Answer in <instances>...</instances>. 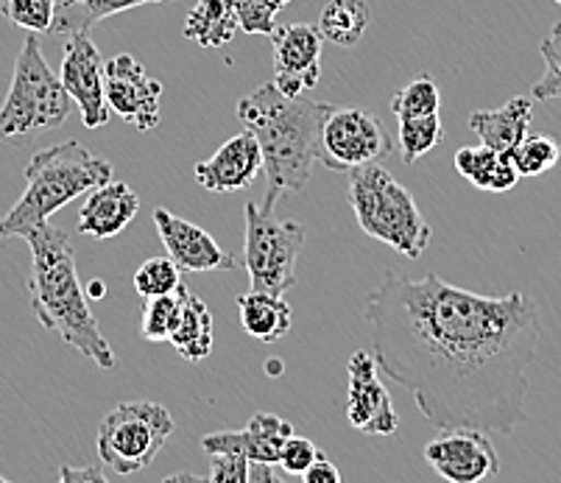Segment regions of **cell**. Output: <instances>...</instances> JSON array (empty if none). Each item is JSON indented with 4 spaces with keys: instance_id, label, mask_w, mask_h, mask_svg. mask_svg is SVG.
Segmentation results:
<instances>
[{
    "instance_id": "1f68e13d",
    "label": "cell",
    "mask_w": 561,
    "mask_h": 483,
    "mask_svg": "<svg viewBox=\"0 0 561 483\" xmlns=\"http://www.w3.org/2000/svg\"><path fill=\"white\" fill-rule=\"evenodd\" d=\"M539 54L545 59L542 79L534 81L530 99L534 101H553L561 99V23L550 28L548 37L539 45Z\"/></svg>"
},
{
    "instance_id": "3957f363",
    "label": "cell",
    "mask_w": 561,
    "mask_h": 483,
    "mask_svg": "<svg viewBox=\"0 0 561 483\" xmlns=\"http://www.w3.org/2000/svg\"><path fill=\"white\" fill-rule=\"evenodd\" d=\"M25 243L32 249V310L45 330L62 335L68 347L99 364L104 372L115 369V353L95 322L90 299L76 274V249L68 232L54 223H39L25 232Z\"/></svg>"
},
{
    "instance_id": "30bf717a",
    "label": "cell",
    "mask_w": 561,
    "mask_h": 483,
    "mask_svg": "<svg viewBox=\"0 0 561 483\" xmlns=\"http://www.w3.org/2000/svg\"><path fill=\"white\" fill-rule=\"evenodd\" d=\"M106 104L135 129L149 131L160 126L162 84L146 73L131 54H117L104 65Z\"/></svg>"
},
{
    "instance_id": "603a6c76",
    "label": "cell",
    "mask_w": 561,
    "mask_h": 483,
    "mask_svg": "<svg viewBox=\"0 0 561 483\" xmlns=\"http://www.w3.org/2000/svg\"><path fill=\"white\" fill-rule=\"evenodd\" d=\"M238 14L232 0H198L185 20V39L202 45V48H221L238 37Z\"/></svg>"
},
{
    "instance_id": "60d3db41",
    "label": "cell",
    "mask_w": 561,
    "mask_h": 483,
    "mask_svg": "<svg viewBox=\"0 0 561 483\" xmlns=\"http://www.w3.org/2000/svg\"><path fill=\"white\" fill-rule=\"evenodd\" d=\"M556 3H559V7H561V0H556Z\"/></svg>"
},
{
    "instance_id": "8fae6325",
    "label": "cell",
    "mask_w": 561,
    "mask_h": 483,
    "mask_svg": "<svg viewBox=\"0 0 561 483\" xmlns=\"http://www.w3.org/2000/svg\"><path fill=\"white\" fill-rule=\"evenodd\" d=\"M104 65L99 45L90 39V32L68 34L62 54V79L65 90L81 110V120L87 129H101L110 120V104L104 93Z\"/></svg>"
},
{
    "instance_id": "d6986e66",
    "label": "cell",
    "mask_w": 561,
    "mask_h": 483,
    "mask_svg": "<svg viewBox=\"0 0 561 483\" xmlns=\"http://www.w3.org/2000/svg\"><path fill=\"white\" fill-rule=\"evenodd\" d=\"M530 118H534V99L517 95L497 110H478L469 115V129L476 131L478 140L494 151H508L528 135Z\"/></svg>"
},
{
    "instance_id": "5bb4252c",
    "label": "cell",
    "mask_w": 561,
    "mask_h": 483,
    "mask_svg": "<svg viewBox=\"0 0 561 483\" xmlns=\"http://www.w3.org/2000/svg\"><path fill=\"white\" fill-rule=\"evenodd\" d=\"M274 43V88L288 99H299L321 79V37L319 25L290 23L272 34Z\"/></svg>"
},
{
    "instance_id": "e0dca14e",
    "label": "cell",
    "mask_w": 561,
    "mask_h": 483,
    "mask_svg": "<svg viewBox=\"0 0 561 483\" xmlns=\"http://www.w3.org/2000/svg\"><path fill=\"white\" fill-rule=\"evenodd\" d=\"M140 210V198L126 182H104L87 193L79 210V232L95 241L115 238L135 221Z\"/></svg>"
},
{
    "instance_id": "7402d4cb",
    "label": "cell",
    "mask_w": 561,
    "mask_h": 483,
    "mask_svg": "<svg viewBox=\"0 0 561 483\" xmlns=\"http://www.w3.org/2000/svg\"><path fill=\"white\" fill-rule=\"evenodd\" d=\"M238 313L247 335L260 344H279L290 333V304L283 297L249 291L238 297Z\"/></svg>"
},
{
    "instance_id": "cb8c5ba5",
    "label": "cell",
    "mask_w": 561,
    "mask_h": 483,
    "mask_svg": "<svg viewBox=\"0 0 561 483\" xmlns=\"http://www.w3.org/2000/svg\"><path fill=\"white\" fill-rule=\"evenodd\" d=\"M149 3H165V0H56V14L50 34H79L90 32L95 23L121 14L126 9L149 7Z\"/></svg>"
},
{
    "instance_id": "2e32d148",
    "label": "cell",
    "mask_w": 561,
    "mask_h": 483,
    "mask_svg": "<svg viewBox=\"0 0 561 483\" xmlns=\"http://www.w3.org/2000/svg\"><path fill=\"white\" fill-rule=\"evenodd\" d=\"M263 171V154L252 131L229 137L227 143L210 157L193 168L198 185L210 193H232L254 185Z\"/></svg>"
},
{
    "instance_id": "d590c367",
    "label": "cell",
    "mask_w": 561,
    "mask_h": 483,
    "mask_svg": "<svg viewBox=\"0 0 561 483\" xmlns=\"http://www.w3.org/2000/svg\"><path fill=\"white\" fill-rule=\"evenodd\" d=\"M302 478H305V483H339L341 472H339V467H335L333 461H330L328 456L319 450V456H316L313 464L302 472Z\"/></svg>"
},
{
    "instance_id": "f546056e",
    "label": "cell",
    "mask_w": 561,
    "mask_h": 483,
    "mask_svg": "<svg viewBox=\"0 0 561 483\" xmlns=\"http://www.w3.org/2000/svg\"><path fill=\"white\" fill-rule=\"evenodd\" d=\"M131 283H135V291L142 299L162 297V294H173L182 286V272L171 257H151V261L137 268Z\"/></svg>"
},
{
    "instance_id": "484cf974",
    "label": "cell",
    "mask_w": 561,
    "mask_h": 483,
    "mask_svg": "<svg viewBox=\"0 0 561 483\" xmlns=\"http://www.w3.org/2000/svg\"><path fill=\"white\" fill-rule=\"evenodd\" d=\"M397 140H400V157L411 165L427 151L436 149L445 140V126L436 115H420V118H400V129H397Z\"/></svg>"
},
{
    "instance_id": "7c38bea8",
    "label": "cell",
    "mask_w": 561,
    "mask_h": 483,
    "mask_svg": "<svg viewBox=\"0 0 561 483\" xmlns=\"http://www.w3.org/2000/svg\"><path fill=\"white\" fill-rule=\"evenodd\" d=\"M425 461L450 483H481L500 472V456L489 434L450 428L425 445Z\"/></svg>"
},
{
    "instance_id": "4fadbf2b",
    "label": "cell",
    "mask_w": 561,
    "mask_h": 483,
    "mask_svg": "<svg viewBox=\"0 0 561 483\" xmlns=\"http://www.w3.org/2000/svg\"><path fill=\"white\" fill-rule=\"evenodd\" d=\"M350 389H346V419L355 430L366 436H394L400 428L389 389L377 375V360L369 353H355L346 364Z\"/></svg>"
},
{
    "instance_id": "44dd1931",
    "label": "cell",
    "mask_w": 561,
    "mask_h": 483,
    "mask_svg": "<svg viewBox=\"0 0 561 483\" xmlns=\"http://www.w3.org/2000/svg\"><path fill=\"white\" fill-rule=\"evenodd\" d=\"M456 171L469 180L478 191L506 193L519 182V171L514 168L512 157L494 151L489 146H467L456 154Z\"/></svg>"
},
{
    "instance_id": "9c48e42d",
    "label": "cell",
    "mask_w": 561,
    "mask_h": 483,
    "mask_svg": "<svg viewBox=\"0 0 561 483\" xmlns=\"http://www.w3.org/2000/svg\"><path fill=\"white\" fill-rule=\"evenodd\" d=\"M391 151H394V140L382 129L380 118L366 110H355V106L335 110L333 106L321 124L319 162H324L330 171L350 174L352 168L380 162Z\"/></svg>"
},
{
    "instance_id": "ba28073f",
    "label": "cell",
    "mask_w": 561,
    "mask_h": 483,
    "mask_svg": "<svg viewBox=\"0 0 561 483\" xmlns=\"http://www.w3.org/2000/svg\"><path fill=\"white\" fill-rule=\"evenodd\" d=\"M171 436V411L160 403H124L101 419L99 459L117 475H135L160 456Z\"/></svg>"
},
{
    "instance_id": "6da1fadb",
    "label": "cell",
    "mask_w": 561,
    "mask_h": 483,
    "mask_svg": "<svg viewBox=\"0 0 561 483\" xmlns=\"http://www.w3.org/2000/svg\"><path fill=\"white\" fill-rule=\"evenodd\" d=\"M377 369L413 396L438 430L514 434L525 422L539 308L523 291L483 297L436 274L386 272L366 297Z\"/></svg>"
},
{
    "instance_id": "4dcf8cb0",
    "label": "cell",
    "mask_w": 561,
    "mask_h": 483,
    "mask_svg": "<svg viewBox=\"0 0 561 483\" xmlns=\"http://www.w3.org/2000/svg\"><path fill=\"white\" fill-rule=\"evenodd\" d=\"M290 0H232L238 14V28L243 34H260L272 37L277 32V18Z\"/></svg>"
},
{
    "instance_id": "d6a6232c",
    "label": "cell",
    "mask_w": 561,
    "mask_h": 483,
    "mask_svg": "<svg viewBox=\"0 0 561 483\" xmlns=\"http://www.w3.org/2000/svg\"><path fill=\"white\" fill-rule=\"evenodd\" d=\"M0 14L25 32L48 34L54 25L56 0H3Z\"/></svg>"
},
{
    "instance_id": "5b68a950",
    "label": "cell",
    "mask_w": 561,
    "mask_h": 483,
    "mask_svg": "<svg viewBox=\"0 0 561 483\" xmlns=\"http://www.w3.org/2000/svg\"><path fill=\"white\" fill-rule=\"evenodd\" d=\"M346 202L366 235L391 246L408 261H420L431 246V223L425 221L408 187L377 162L352 168Z\"/></svg>"
},
{
    "instance_id": "f35d334b",
    "label": "cell",
    "mask_w": 561,
    "mask_h": 483,
    "mask_svg": "<svg viewBox=\"0 0 561 483\" xmlns=\"http://www.w3.org/2000/svg\"><path fill=\"white\" fill-rule=\"evenodd\" d=\"M87 299H101L106 294V286L104 283H101V279H93V283H90V286H87Z\"/></svg>"
},
{
    "instance_id": "52a82bcc",
    "label": "cell",
    "mask_w": 561,
    "mask_h": 483,
    "mask_svg": "<svg viewBox=\"0 0 561 483\" xmlns=\"http://www.w3.org/2000/svg\"><path fill=\"white\" fill-rule=\"evenodd\" d=\"M247 238H243V268L252 291L285 297L297 286V266L308 232L302 223L283 221L263 210L257 202L247 205Z\"/></svg>"
},
{
    "instance_id": "d4e9b609",
    "label": "cell",
    "mask_w": 561,
    "mask_h": 483,
    "mask_svg": "<svg viewBox=\"0 0 561 483\" xmlns=\"http://www.w3.org/2000/svg\"><path fill=\"white\" fill-rule=\"evenodd\" d=\"M371 23V9L366 0H330L319 14V32L328 43L352 48L358 45Z\"/></svg>"
},
{
    "instance_id": "ffe728a7",
    "label": "cell",
    "mask_w": 561,
    "mask_h": 483,
    "mask_svg": "<svg viewBox=\"0 0 561 483\" xmlns=\"http://www.w3.org/2000/svg\"><path fill=\"white\" fill-rule=\"evenodd\" d=\"M171 347L182 355L185 360H204L213 353V344H216V322H213V313L207 308L202 297H196L193 291L185 288V297H182V310L180 319H176V327L171 333Z\"/></svg>"
},
{
    "instance_id": "4316f807",
    "label": "cell",
    "mask_w": 561,
    "mask_h": 483,
    "mask_svg": "<svg viewBox=\"0 0 561 483\" xmlns=\"http://www.w3.org/2000/svg\"><path fill=\"white\" fill-rule=\"evenodd\" d=\"M182 297H185V286H180L173 294H162V297H149L142 304V338L151 344H162L171 338L176 319L182 310Z\"/></svg>"
},
{
    "instance_id": "e575fe53",
    "label": "cell",
    "mask_w": 561,
    "mask_h": 483,
    "mask_svg": "<svg viewBox=\"0 0 561 483\" xmlns=\"http://www.w3.org/2000/svg\"><path fill=\"white\" fill-rule=\"evenodd\" d=\"M210 478L213 483H249V459L243 452L221 450L210 452Z\"/></svg>"
},
{
    "instance_id": "83f0119b",
    "label": "cell",
    "mask_w": 561,
    "mask_h": 483,
    "mask_svg": "<svg viewBox=\"0 0 561 483\" xmlns=\"http://www.w3.org/2000/svg\"><path fill=\"white\" fill-rule=\"evenodd\" d=\"M442 110V93L431 73H420L391 99V112L400 118H420V115H436Z\"/></svg>"
},
{
    "instance_id": "7a4b0ae2",
    "label": "cell",
    "mask_w": 561,
    "mask_h": 483,
    "mask_svg": "<svg viewBox=\"0 0 561 483\" xmlns=\"http://www.w3.org/2000/svg\"><path fill=\"white\" fill-rule=\"evenodd\" d=\"M333 104L310 99H288L274 84H263L238 101L234 115L252 131L263 154L265 196L263 210L274 212L288 193H302L310 182V168L319 160L321 124Z\"/></svg>"
},
{
    "instance_id": "f1b7e54d",
    "label": "cell",
    "mask_w": 561,
    "mask_h": 483,
    "mask_svg": "<svg viewBox=\"0 0 561 483\" xmlns=\"http://www.w3.org/2000/svg\"><path fill=\"white\" fill-rule=\"evenodd\" d=\"M508 157H512L519 176H542L545 171H550L561 160V146L550 135H525L508 151Z\"/></svg>"
},
{
    "instance_id": "8992f818",
    "label": "cell",
    "mask_w": 561,
    "mask_h": 483,
    "mask_svg": "<svg viewBox=\"0 0 561 483\" xmlns=\"http://www.w3.org/2000/svg\"><path fill=\"white\" fill-rule=\"evenodd\" d=\"M73 99L62 79L48 68L39 45V34L28 32L18 59L9 93L0 104V140L54 131L70 118Z\"/></svg>"
},
{
    "instance_id": "9a60e30c",
    "label": "cell",
    "mask_w": 561,
    "mask_h": 483,
    "mask_svg": "<svg viewBox=\"0 0 561 483\" xmlns=\"http://www.w3.org/2000/svg\"><path fill=\"white\" fill-rule=\"evenodd\" d=\"M154 227L162 238V246L168 249V257L176 263L180 272H232L238 266V261L227 249L218 246L210 232L162 207L154 210Z\"/></svg>"
},
{
    "instance_id": "ab89813d",
    "label": "cell",
    "mask_w": 561,
    "mask_h": 483,
    "mask_svg": "<svg viewBox=\"0 0 561 483\" xmlns=\"http://www.w3.org/2000/svg\"><path fill=\"white\" fill-rule=\"evenodd\" d=\"M268 369H272V372H268V375H274V378H277L279 369H283V364H277V360H272V364H268Z\"/></svg>"
},
{
    "instance_id": "ac0fdd59",
    "label": "cell",
    "mask_w": 561,
    "mask_h": 483,
    "mask_svg": "<svg viewBox=\"0 0 561 483\" xmlns=\"http://www.w3.org/2000/svg\"><path fill=\"white\" fill-rule=\"evenodd\" d=\"M290 434H294L290 422L274 414H254L243 430H218V434L202 436V447L204 452L232 450L243 452L249 461L277 464L279 450Z\"/></svg>"
},
{
    "instance_id": "836d02e7",
    "label": "cell",
    "mask_w": 561,
    "mask_h": 483,
    "mask_svg": "<svg viewBox=\"0 0 561 483\" xmlns=\"http://www.w3.org/2000/svg\"><path fill=\"white\" fill-rule=\"evenodd\" d=\"M316 456H319V447H316L313 441L305 439V436H294V434H290L288 439H285L283 450H279V461H277V464L283 467L285 475H299V478H302V472L308 470L310 464H313Z\"/></svg>"
},
{
    "instance_id": "74e56055",
    "label": "cell",
    "mask_w": 561,
    "mask_h": 483,
    "mask_svg": "<svg viewBox=\"0 0 561 483\" xmlns=\"http://www.w3.org/2000/svg\"><path fill=\"white\" fill-rule=\"evenodd\" d=\"M59 478H62L65 483H70V481H95V483H101L104 481V472L99 470V467H90V470H73V467H65L62 472H59Z\"/></svg>"
},
{
    "instance_id": "8d00e7d4",
    "label": "cell",
    "mask_w": 561,
    "mask_h": 483,
    "mask_svg": "<svg viewBox=\"0 0 561 483\" xmlns=\"http://www.w3.org/2000/svg\"><path fill=\"white\" fill-rule=\"evenodd\" d=\"M272 467L274 464H263V461H249V483H277L279 475Z\"/></svg>"
},
{
    "instance_id": "b9f144b4",
    "label": "cell",
    "mask_w": 561,
    "mask_h": 483,
    "mask_svg": "<svg viewBox=\"0 0 561 483\" xmlns=\"http://www.w3.org/2000/svg\"><path fill=\"white\" fill-rule=\"evenodd\" d=\"M0 481H3V478H0Z\"/></svg>"
},
{
    "instance_id": "277c9868",
    "label": "cell",
    "mask_w": 561,
    "mask_h": 483,
    "mask_svg": "<svg viewBox=\"0 0 561 483\" xmlns=\"http://www.w3.org/2000/svg\"><path fill=\"white\" fill-rule=\"evenodd\" d=\"M112 180V165L87 151L79 140H68L54 149L37 151L25 165V191L18 205L0 216V241L23 238L39 223H48L54 212L87 196L93 187Z\"/></svg>"
}]
</instances>
